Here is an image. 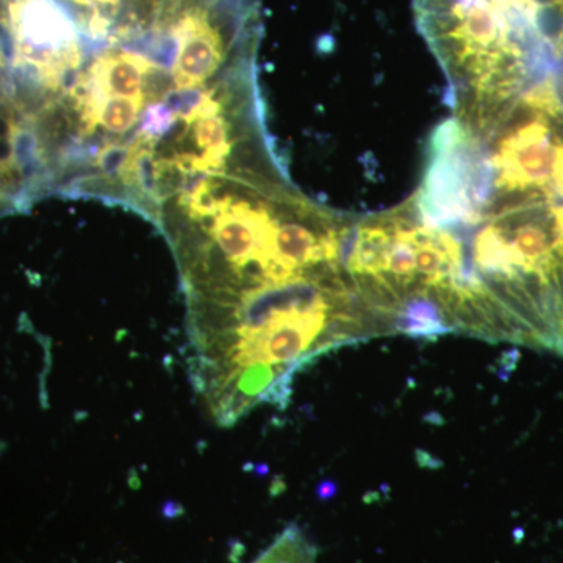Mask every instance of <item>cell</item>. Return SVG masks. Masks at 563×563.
<instances>
[{"label": "cell", "instance_id": "1", "mask_svg": "<svg viewBox=\"0 0 563 563\" xmlns=\"http://www.w3.org/2000/svg\"><path fill=\"white\" fill-rule=\"evenodd\" d=\"M351 222L307 201L247 257L181 284L188 379L218 426L287 409L322 355L391 335L344 263Z\"/></svg>", "mask_w": 563, "mask_h": 563}, {"label": "cell", "instance_id": "2", "mask_svg": "<svg viewBox=\"0 0 563 563\" xmlns=\"http://www.w3.org/2000/svg\"><path fill=\"white\" fill-rule=\"evenodd\" d=\"M413 7L453 88L525 80L555 62L510 0H413Z\"/></svg>", "mask_w": 563, "mask_h": 563}, {"label": "cell", "instance_id": "3", "mask_svg": "<svg viewBox=\"0 0 563 563\" xmlns=\"http://www.w3.org/2000/svg\"><path fill=\"white\" fill-rule=\"evenodd\" d=\"M31 176L10 132L0 122V217L24 211L35 202Z\"/></svg>", "mask_w": 563, "mask_h": 563}, {"label": "cell", "instance_id": "5", "mask_svg": "<svg viewBox=\"0 0 563 563\" xmlns=\"http://www.w3.org/2000/svg\"><path fill=\"white\" fill-rule=\"evenodd\" d=\"M561 85H562V95H563V74L561 76Z\"/></svg>", "mask_w": 563, "mask_h": 563}, {"label": "cell", "instance_id": "4", "mask_svg": "<svg viewBox=\"0 0 563 563\" xmlns=\"http://www.w3.org/2000/svg\"><path fill=\"white\" fill-rule=\"evenodd\" d=\"M9 88V57H7L5 41L0 32V101Z\"/></svg>", "mask_w": 563, "mask_h": 563}]
</instances>
